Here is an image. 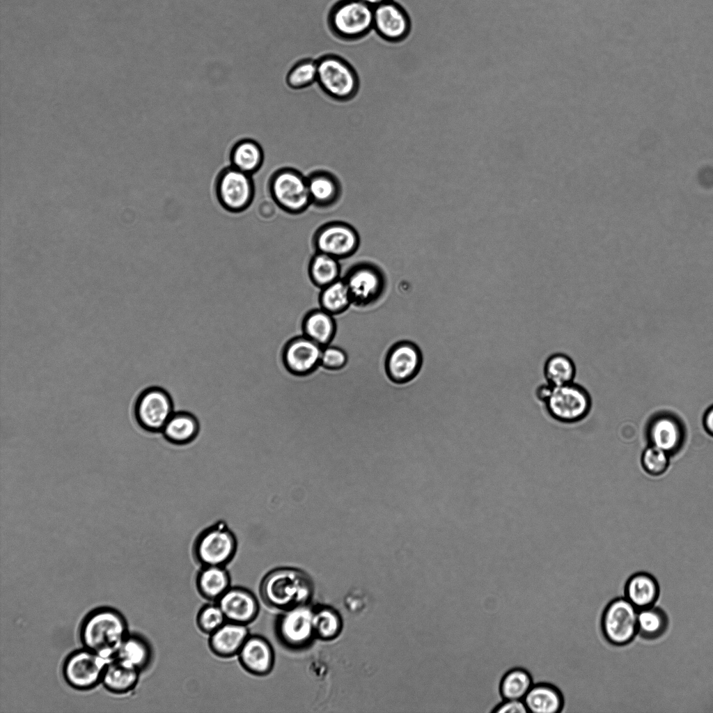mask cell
<instances>
[{
	"instance_id": "1",
	"label": "cell",
	"mask_w": 713,
	"mask_h": 713,
	"mask_svg": "<svg viewBox=\"0 0 713 713\" xmlns=\"http://www.w3.org/2000/svg\"><path fill=\"white\" fill-rule=\"evenodd\" d=\"M260 593L264 603L274 609L288 610L306 605L313 593L306 573L294 567H278L262 579Z\"/></svg>"
},
{
	"instance_id": "2",
	"label": "cell",
	"mask_w": 713,
	"mask_h": 713,
	"mask_svg": "<svg viewBox=\"0 0 713 713\" xmlns=\"http://www.w3.org/2000/svg\"><path fill=\"white\" fill-rule=\"evenodd\" d=\"M125 624L117 613L103 610L85 622L82 639L88 650L110 660L118 652L125 638Z\"/></svg>"
},
{
	"instance_id": "3",
	"label": "cell",
	"mask_w": 713,
	"mask_h": 713,
	"mask_svg": "<svg viewBox=\"0 0 713 713\" xmlns=\"http://www.w3.org/2000/svg\"><path fill=\"white\" fill-rule=\"evenodd\" d=\"M327 24L342 40H360L373 30V8L361 0H338L329 10Z\"/></svg>"
},
{
	"instance_id": "4",
	"label": "cell",
	"mask_w": 713,
	"mask_h": 713,
	"mask_svg": "<svg viewBox=\"0 0 713 713\" xmlns=\"http://www.w3.org/2000/svg\"><path fill=\"white\" fill-rule=\"evenodd\" d=\"M317 83L330 98L346 102L359 92V79L353 66L343 57L326 54L317 59Z\"/></svg>"
},
{
	"instance_id": "5",
	"label": "cell",
	"mask_w": 713,
	"mask_h": 713,
	"mask_svg": "<svg viewBox=\"0 0 713 713\" xmlns=\"http://www.w3.org/2000/svg\"><path fill=\"white\" fill-rule=\"evenodd\" d=\"M268 189L276 206L288 214H301L311 205L307 177L294 168L276 170L269 177Z\"/></svg>"
},
{
	"instance_id": "6",
	"label": "cell",
	"mask_w": 713,
	"mask_h": 713,
	"mask_svg": "<svg viewBox=\"0 0 713 713\" xmlns=\"http://www.w3.org/2000/svg\"><path fill=\"white\" fill-rule=\"evenodd\" d=\"M237 548L233 531L222 522L203 530L196 537L193 553L202 566L225 567L234 558Z\"/></svg>"
},
{
	"instance_id": "7",
	"label": "cell",
	"mask_w": 713,
	"mask_h": 713,
	"mask_svg": "<svg viewBox=\"0 0 713 713\" xmlns=\"http://www.w3.org/2000/svg\"><path fill=\"white\" fill-rule=\"evenodd\" d=\"M543 406L554 420L570 424L579 422L588 415L592 399L585 387L574 382L553 386Z\"/></svg>"
},
{
	"instance_id": "8",
	"label": "cell",
	"mask_w": 713,
	"mask_h": 713,
	"mask_svg": "<svg viewBox=\"0 0 713 713\" xmlns=\"http://www.w3.org/2000/svg\"><path fill=\"white\" fill-rule=\"evenodd\" d=\"M214 193L219 205L231 213L247 210L255 196L252 175L230 165L221 169L214 182Z\"/></svg>"
},
{
	"instance_id": "9",
	"label": "cell",
	"mask_w": 713,
	"mask_h": 713,
	"mask_svg": "<svg viewBox=\"0 0 713 713\" xmlns=\"http://www.w3.org/2000/svg\"><path fill=\"white\" fill-rule=\"evenodd\" d=\"M638 610L625 597H617L605 607L601 627L605 638L612 645L623 646L638 634Z\"/></svg>"
},
{
	"instance_id": "10",
	"label": "cell",
	"mask_w": 713,
	"mask_h": 713,
	"mask_svg": "<svg viewBox=\"0 0 713 713\" xmlns=\"http://www.w3.org/2000/svg\"><path fill=\"white\" fill-rule=\"evenodd\" d=\"M174 412L169 393L155 386L145 388L136 398L134 406V415L139 425L152 433L161 432Z\"/></svg>"
},
{
	"instance_id": "11",
	"label": "cell",
	"mask_w": 713,
	"mask_h": 713,
	"mask_svg": "<svg viewBox=\"0 0 713 713\" xmlns=\"http://www.w3.org/2000/svg\"><path fill=\"white\" fill-rule=\"evenodd\" d=\"M352 304L367 306L377 301L385 290L386 279L377 265L361 262L352 266L343 278Z\"/></svg>"
},
{
	"instance_id": "12",
	"label": "cell",
	"mask_w": 713,
	"mask_h": 713,
	"mask_svg": "<svg viewBox=\"0 0 713 713\" xmlns=\"http://www.w3.org/2000/svg\"><path fill=\"white\" fill-rule=\"evenodd\" d=\"M313 243L315 252L324 253L340 260L357 251L360 236L350 224L334 221L322 225L316 230Z\"/></svg>"
},
{
	"instance_id": "13",
	"label": "cell",
	"mask_w": 713,
	"mask_h": 713,
	"mask_svg": "<svg viewBox=\"0 0 713 713\" xmlns=\"http://www.w3.org/2000/svg\"><path fill=\"white\" fill-rule=\"evenodd\" d=\"M274 629L278 641L284 647L301 648L315 635L313 611L306 605L283 611L276 619Z\"/></svg>"
},
{
	"instance_id": "14",
	"label": "cell",
	"mask_w": 713,
	"mask_h": 713,
	"mask_svg": "<svg viewBox=\"0 0 713 713\" xmlns=\"http://www.w3.org/2000/svg\"><path fill=\"white\" fill-rule=\"evenodd\" d=\"M645 432L648 445L657 446L671 456L682 449L686 437L682 420L668 412L653 414L646 423Z\"/></svg>"
},
{
	"instance_id": "15",
	"label": "cell",
	"mask_w": 713,
	"mask_h": 713,
	"mask_svg": "<svg viewBox=\"0 0 713 713\" xmlns=\"http://www.w3.org/2000/svg\"><path fill=\"white\" fill-rule=\"evenodd\" d=\"M423 355L415 343L402 340L389 350L384 361L385 372L393 383L402 384L414 379L421 368Z\"/></svg>"
},
{
	"instance_id": "16",
	"label": "cell",
	"mask_w": 713,
	"mask_h": 713,
	"mask_svg": "<svg viewBox=\"0 0 713 713\" xmlns=\"http://www.w3.org/2000/svg\"><path fill=\"white\" fill-rule=\"evenodd\" d=\"M322 349L303 334L295 336L283 347V363L292 375L297 377H306L320 366Z\"/></svg>"
},
{
	"instance_id": "17",
	"label": "cell",
	"mask_w": 713,
	"mask_h": 713,
	"mask_svg": "<svg viewBox=\"0 0 713 713\" xmlns=\"http://www.w3.org/2000/svg\"><path fill=\"white\" fill-rule=\"evenodd\" d=\"M373 30L386 42H400L411 31V19L406 10L392 0L373 8Z\"/></svg>"
},
{
	"instance_id": "18",
	"label": "cell",
	"mask_w": 713,
	"mask_h": 713,
	"mask_svg": "<svg viewBox=\"0 0 713 713\" xmlns=\"http://www.w3.org/2000/svg\"><path fill=\"white\" fill-rule=\"evenodd\" d=\"M108 661L89 650L76 652L65 664V678L75 687H91L102 678Z\"/></svg>"
},
{
	"instance_id": "19",
	"label": "cell",
	"mask_w": 713,
	"mask_h": 713,
	"mask_svg": "<svg viewBox=\"0 0 713 713\" xmlns=\"http://www.w3.org/2000/svg\"><path fill=\"white\" fill-rule=\"evenodd\" d=\"M217 603L227 621L244 625L256 620L260 609L256 595L242 587H230Z\"/></svg>"
},
{
	"instance_id": "20",
	"label": "cell",
	"mask_w": 713,
	"mask_h": 713,
	"mask_svg": "<svg viewBox=\"0 0 713 713\" xmlns=\"http://www.w3.org/2000/svg\"><path fill=\"white\" fill-rule=\"evenodd\" d=\"M238 657L243 668L253 675H267L274 668V649L268 640L259 635L248 636Z\"/></svg>"
},
{
	"instance_id": "21",
	"label": "cell",
	"mask_w": 713,
	"mask_h": 713,
	"mask_svg": "<svg viewBox=\"0 0 713 713\" xmlns=\"http://www.w3.org/2000/svg\"><path fill=\"white\" fill-rule=\"evenodd\" d=\"M306 177L311 205L319 208H328L338 202L342 187L334 174L325 170H317Z\"/></svg>"
},
{
	"instance_id": "22",
	"label": "cell",
	"mask_w": 713,
	"mask_h": 713,
	"mask_svg": "<svg viewBox=\"0 0 713 713\" xmlns=\"http://www.w3.org/2000/svg\"><path fill=\"white\" fill-rule=\"evenodd\" d=\"M249 636L246 625L226 621L210 634L209 647L215 655L230 658L238 655Z\"/></svg>"
},
{
	"instance_id": "23",
	"label": "cell",
	"mask_w": 713,
	"mask_h": 713,
	"mask_svg": "<svg viewBox=\"0 0 713 713\" xmlns=\"http://www.w3.org/2000/svg\"><path fill=\"white\" fill-rule=\"evenodd\" d=\"M659 596V583L650 574L637 572L626 582L625 597L638 610L654 606Z\"/></svg>"
},
{
	"instance_id": "24",
	"label": "cell",
	"mask_w": 713,
	"mask_h": 713,
	"mask_svg": "<svg viewBox=\"0 0 713 713\" xmlns=\"http://www.w3.org/2000/svg\"><path fill=\"white\" fill-rule=\"evenodd\" d=\"M528 712L558 713L564 708V696L555 685L535 683L524 698Z\"/></svg>"
},
{
	"instance_id": "25",
	"label": "cell",
	"mask_w": 713,
	"mask_h": 713,
	"mask_svg": "<svg viewBox=\"0 0 713 713\" xmlns=\"http://www.w3.org/2000/svg\"><path fill=\"white\" fill-rule=\"evenodd\" d=\"M302 334L322 347L329 345L336 332L334 315L321 308L308 312L301 321Z\"/></svg>"
},
{
	"instance_id": "26",
	"label": "cell",
	"mask_w": 713,
	"mask_h": 713,
	"mask_svg": "<svg viewBox=\"0 0 713 713\" xmlns=\"http://www.w3.org/2000/svg\"><path fill=\"white\" fill-rule=\"evenodd\" d=\"M200 430L201 424L195 415L187 412H175L161 432L168 441L185 445L194 441Z\"/></svg>"
},
{
	"instance_id": "27",
	"label": "cell",
	"mask_w": 713,
	"mask_h": 713,
	"mask_svg": "<svg viewBox=\"0 0 713 713\" xmlns=\"http://www.w3.org/2000/svg\"><path fill=\"white\" fill-rule=\"evenodd\" d=\"M230 166L249 175L258 172L264 162V151L258 142L252 139L237 141L231 148Z\"/></svg>"
},
{
	"instance_id": "28",
	"label": "cell",
	"mask_w": 713,
	"mask_h": 713,
	"mask_svg": "<svg viewBox=\"0 0 713 713\" xmlns=\"http://www.w3.org/2000/svg\"><path fill=\"white\" fill-rule=\"evenodd\" d=\"M196 583L203 597L217 602L230 587V577L225 567L205 566L198 573Z\"/></svg>"
},
{
	"instance_id": "29",
	"label": "cell",
	"mask_w": 713,
	"mask_h": 713,
	"mask_svg": "<svg viewBox=\"0 0 713 713\" xmlns=\"http://www.w3.org/2000/svg\"><path fill=\"white\" fill-rule=\"evenodd\" d=\"M138 670L134 665L117 657L108 661L102 679L109 690L123 692L135 685Z\"/></svg>"
},
{
	"instance_id": "30",
	"label": "cell",
	"mask_w": 713,
	"mask_h": 713,
	"mask_svg": "<svg viewBox=\"0 0 713 713\" xmlns=\"http://www.w3.org/2000/svg\"><path fill=\"white\" fill-rule=\"evenodd\" d=\"M577 372L574 361L570 355L563 352L549 355L542 368L544 380L552 386L574 382Z\"/></svg>"
},
{
	"instance_id": "31",
	"label": "cell",
	"mask_w": 713,
	"mask_h": 713,
	"mask_svg": "<svg viewBox=\"0 0 713 713\" xmlns=\"http://www.w3.org/2000/svg\"><path fill=\"white\" fill-rule=\"evenodd\" d=\"M339 260L328 254L315 252L308 266L311 281L318 288H323L340 279Z\"/></svg>"
},
{
	"instance_id": "32",
	"label": "cell",
	"mask_w": 713,
	"mask_h": 713,
	"mask_svg": "<svg viewBox=\"0 0 713 713\" xmlns=\"http://www.w3.org/2000/svg\"><path fill=\"white\" fill-rule=\"evenodd\" d=\"M534 684L533 676L522 667L508 670L499 682V693L503 700H524Z\"/></svg>"
},
{
	"instance_id": "33",
	"label": "cell",
	"mask_w": 713,
	"mask_h": 713,
	"mask_svg": "<svg viewBox=\"0 0 713 713\" xmlns=\"http://www.w3.org/2000/svg\"><path fill=\"white\" fill-rule=\"evenodd\" d=\"M668 625V616L660 607L654 605L638 611L637 635L643 639L654 640L661 637Z\"/></svg>"
},
{
	"instance_id": "34",
	"label": "cell",
	"mask_w": 713,
	"mask_h": 713,
	"mask_svg": "<svg viewBox=\"0 0 713 713\" xmlns=\"http://www.w3.org/2000/svg\"><path fill=\"white\" fill-rule=\"evenodd\" d=\"M319 302L322 309L334 316L345 312L352 301L344 279H340L322 288Z\"/></svg>"
},
{
	"instance_id": "35",
	"label": "cell",
	"mask_w": 713,
	"mask_h": 713,
	"mask_svg": "<svg viewBox=\"0 0 713 713\" xmlns=\"http://www.w3.org/2000/svg\"><path fill=\"white\" fill-rule=\"evenodd\" d=\"M317 60L304 58L296 63L288 72L285 81L292 89L307 88L317 82Z\"/></svg>"
},
{
	"instance_id": "36",
	"label": "cell",
	"mask_w": 713,
	"mask_h": 713,
	"mask_svg": "<svg viewBox=\"0 0 713 713\" xmlns=\"http://www.w3.org/2000/svg\"><path fill=\"white\" fill-rule=\"evenodd\" d=\"M314 634L322 639L336 637L341 629V620L332 609L322 607L313 611Z\"/></svg>"
},
{
	"instance_id": "37",
	"label": "cell",
	"mask_w": 713,
	"mask_h": 713,
	"mask_svg": "<svg viewBox=\"0 0 713 713\" xmlns=\"http://www.w3.org/2000/svg\"><path fill=\"white\" fill-rule=\"evenodd\" d=\"M671 455L665 450L648 445L641 456V465L643 471L654 477L664 474L670 466Z\"/></svg>"
},
{
	"instance_id": "38",
	"label": "cell",
	"mask_w": 713,
	"mask_h": 713,
	"mask_svg": "<svg viewBox=\"0 0 713 713\" xmlns=\"http://www.w3.org/2000/svg\"><path fill=\"white\" fill-rule=\"evenodd\" d=\"M116 655L137 668H140L148 663L150 659V650L143 641L132 638L124 641Z\"/></svg>"
},
{
	"instance_id": "39",
	"label": "cell",
	"mask_w": 713,
	"mask_h": 713,
	"mask_svg": "<svg viewBox=\"0 0 713 713\" xmlns=\"http://www.w3.org/2000/svg\"><path fill=\"white\" fill-rule=\"evenodd\" d=\"M226 618L217 603L207 604L199 611L196 622L199 629L211 634L226 622Z\"/></svg>"
},
{
	"instance_id": "40",
	"label": "cell",
	"mask_w": 713,
	"mask_h": 713,
	"mask_svg": "<svg viewBox=\"0 0 713 713\" xmlns=\"http://www.w3.org/2000/svg\"><path fill=\"white\" fill-rule=\"evenodd\" d=\"M347 362L345 352L337 347L326 346L323 347L320 358V366L329 370H340Z\"/></svg>"
},
{
	"instance_id": "41",
	"label": "cell",
	"mask_w": 713,
	"mask_h": 713,
	"mask_svg": "<svg viewBox=\"0 0 713 713\" xmlns=\"http://www.w3.org/2000/svg\"><path fill=\"white\" fill-rule=\"evenodd\" d=\"M494 713H528L524 700H503L494 710Z\"/></svg>"
},
{
	"instance_id": "42",
	"label": "cell",
	"mask_w": 713,
	"mask_h": 713,
	"mask_svg": "<svg viewBox=\"0 0 713 713\" xmlns=\"http://www.w3.org/2000/svg\"><path fill=\"white\" fill-rule=\"evenodd\" d=\"M276 205L274 201L264 200L258 206V214L264 220H271L276 215Z\"/></svg>"
},
{
	"instance_id": "43",
	"label": "cell",
	"mask_w": 713,
	"mask_h": 713,
	"mask_svg": "<svg viewBox=\"0 0 713 713\" xmlns=\"http://www.w3.org/2000/svg\"><path fill=\"white\" fill-rule=\"evenodd\" d=\"M702 424L705 432L710 437L713 438V404L710 405L704 412Z\"/></svg>"
},
{
	"instance_id": "44",
	"label": "cell",
	"mask_w": 713,
	"mask_h": 713,
	"mask_svg": "<svg viewBox=\"0 0 713 713\" xmlns=\"http://www.w3.org/2000/svg\"><path fill=\"white\" fill-rule=\"evenodd\" d=\"M363 2L369 5L370 6L375 8L377 6L386 3L392 0H361Z\"/></svg>"
}]
</instances>
